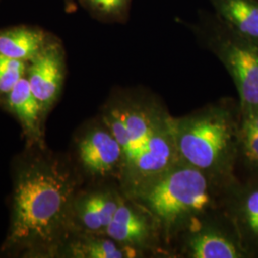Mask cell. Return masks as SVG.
<instances>
[{"instance_id":"cell-1","label":"cell","mask_w":258,"mask_h":258,"mask_svg":"<svg viewBox=\"0 0 258 258\" xmlns=\"http://www.w3.org/2000/svg\"><path fill=\"white\" fill-rule=\"evenodd\" d=\"M76 182L57 162L36 161L17 178L6 245H45L60 234L73 207Z\"/></svg>"},{"instance_id":"cell-2","label":"cell","mask_w":258,"mask_h":258,"mask_svg":"<svg viewBox=\"0 0 258 258\" xmlns=\"http://www.w3.org/2000/svg\"><path fill=\"white\" fill-rule=\"evenodd\" d=\"M239 104L222 100L172 120L181 163L194 166L227 190L237 180Z\"/></svg>"},{"instance_id":"cell-3","label":"cell","mask_w":258,"mask_h":258,"mask_svg":"<svg viewBox=\"0 0 258 258\" xmlns=\"http://www.w3.org/2000/svg\"><path fill=\"white\" fill-rule=\"evenodd\" d=\"M215 185L219 186L201 170L179 162L126 195L152 216L160 233L168 238L212 209Z\"/></svg>"},{"instance_id":"cell-4","label":"cell","mask_w":258,"mask_h":258,"mask_svg":"<svg viewBox=\"0 0 258 258\" xmlns=\"http://www.w3.org/2000/svg\"><path fill=\"white\" fill-rule=\"evenodd\" d=\"M224 65L239 96V109L258 107V42L235 32L214 12L201 9L192 21L177 19Z\"/></svg>"},{"instance_id":"cell-5","label":"cell","mask_w":258,"mask_h":258,"mask_svg":"<svg viewBox=\"0 0 258 258\" xmlns=\"http://www.w3.org/2000/svg\"><path fill=\"white\" fill-rule=\"evenodd\" d=\"M107 107L103 123L123 150V172L139 149L169 115L152 95L140 90L120 93Z\"/></svg>"},{"instance_id":"cell-6","label":"cell","mask_w":258,"mask_h":258,"mask_svg":"<svg viewBox=\"0 0 258 258\" xmlns=\"http://www.w3.org/2000/svg\"><path fill=\"white\" fill-rule=\"evenodd\" d=\"M172 117H168L139 149L121 177L125 194L179 163Z\"/></svg>"},{"instance_id":"cell-7","label":"cell","mask_w":258,"mask_h":258,"mask_svg":"<svg viewBox=\"0 0 258 258\" xmlns=\"http://www.w3.org/2000/svg\"><path fill=\"white\" fill-rule=\"evenodd\" d=\"M66 75L65 52L57 38L48 41L46 46L28 62L26 79L43 116L57 102L64 84Z\"/></svg>"},{"instance_id":"cell-8","label":"cell","mask_w":258,"mask_h":258,"mask_svg":"<svg viewBox=\"0 0 258 258\" xmlns=\"http://www.w3.org/2000/svg\"><path fill=\"white\" fill-rule=\"evenodd\" d=\"M225 195L227 218L249 258L258 257V177L236 181Z\"/></svg>"},{"instance_id":"cell-9","label":"cell","mask_w":258,"mask_h":258,"mask_svg":"<svg viewBox=\"0 0 258 258\" xmlns=\"http://www.w3.org/2000/svg\"><path fill=\"white\" fill-rule=\"evenodd\" d=\"M184 253L191 258H249L231 222L214 226L200 219L188 226Z\"/></svg>"},{"instance_id":"cell-10","label":"cell","mask_w":258,"mask_h":258,"mask_svg":"<svg viewBox=\"0 0 258 258\" xmlns=\"http://www.w3.org/2000/svg\"><path fill=\"white\" fill-rule=\"evenodd\" d=\"M160 230L146 210L131 199H121L104 234L140 252L153 246Z\"/></svg>"},{"instance_id":"cell-11","label":"cell","mask_w":258,"mask_h":258,"mask_svg":"<svg viewBox=\"0 0 258 258\" xmlns=\"http://www.w3.org/2000/svg\"><path fill=\"white\" fill-rule=\"evenodd\" d=\"M78 151L80 161L89 174L104 177L119 172L121 175L123 150L105 124L87 131L79 142Z\"/></svg>"},{"instance_id":"cell-12","label":"cell","mask_w":258,"mask_h":258,"mask_svg":"<svg viewBox=\"0 0 258 258\" xmlns=\"http://www.w3.org/2000/svg\"><path fill=\"white\" fill-rule=\"evenodd\" d=\"M122 197L111 190L86 194L75 204L80 224L93 234H104Z\"/></svg>"},{"instance_id":"cell-13","label":"cell","mask_w":258,"mask_h":258,"mask_svg":"<svg viewBox=\"0 0 258 258\" xmlns=\"http://www.w3.org/2000/svg\"><path fill=\"white\" fill-rule=\"evenodd\" d=\"M51 36L40 28L16 26L0 30V54L29 62L46 46Z\"/></svg>"},{"instance_id":"cell-14","label":"cell","mask_w":258,"mask_h":258,"mask_svg":"<svg viewBox=\"0 0 258 258\" xmlns=\"http://www.w3.org/2000/svg\"><path fill=\"white\" fill-rule=\"evenodd\" d=\"M4 99L8 109L19 120L28 138L33 142H40L42 135L41 119L44 116L26 77L21 79Z\"/></svg>"},{"instance_id":"cell-15","label":"cell","mask_w":258,"mask_h":258,"mask_svg":"<svg viewBox=\"0 0 258 258\" xmlns=\"http://www.w3.org/2000/svg\"><path fill=\"white\" fill-rule=\"evenodd\" d=\"M213 12L240 35L258 42V0H209Z\"/></svg>"},{"instance_id":"cell-16","label":"cell","mask_w":258,"mask_h":258,"mask_svg":"<svg viewBox=\"0 0 258 258\" xmlns=\"http://www.w3.org/2000/svg\"><path fill=\"white\" fill-rule=\"evenodd\" d=\"M238 163L248 170L249 178H257L258 107L240 110Z\"/></svg>"},{"instance_id":"cell-17","label":"cell","mask_w":258,"mask_h":258,"mask_svg":"<svg viewBox=\"0 0 258 258\" xmlns=\"http://www.w3.org/2000/svg\"><path fill=\"white\" fill-rule=\"evenodd\" d=\"M106 236V235H105ZM142 253L136 249L120 245L110 237H101L99 234L83 238L72 246L74 257L128 258L138 256Z\"/></svg>"},{"instance_id":"cell-18","label":"cell","mask_w":258,"mask_h":258,"mask_svg":"<svg viewBox=\"0 0 258 258\" xmlns=\"http://www.w3.org/2000/svg\"><path fill=\"white\" fill-rule=\"evenodd\" d=\"M133 0H78L93 19L109 24H125L130 19Z\"/></svg>"},{"instance_id":"cell-19","label":"cell","mask_w":258,"mask_h":258,"mask_svg":"<svg viewBox=\"0 0 258 258\" xmlns=\"http://www.w3.org/2000/svg\"><path fill=\"white\" fill-rule=\"evenodd\" d=\"M28 62L0 54V97H5L26 77Z\"/></svg>"},{"instance_id":"cell-20","label":"cell","mask_w":258,"mask_h":258,"mask_svg":"<svg viewBox=\"0 0 258 258\" xmlns=\"http://www.w3.org/2000/svg\"><path fill=\"white\" fill-rule=\"evenodd\" d=\"M65 12L68 14L74 13L78 9V0H63Z\"/></svg>"}]
</instances>
